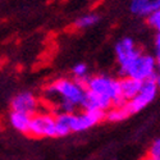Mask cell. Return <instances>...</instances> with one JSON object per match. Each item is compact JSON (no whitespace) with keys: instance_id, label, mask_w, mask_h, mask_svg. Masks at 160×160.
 I'll return each instance as SVG.
<instances>
[{"instance_id":"cell-1","label":"cell","mask_w":160,"mask_h":160,"mask_svg":"<svg viewBox=\"0 0 160 160\" xmlns=\"http://www.w3.org/2000/svg\"><path fill=\"white\" fill-rule=\"evenodd\" d=\"M87 90L92 91L95 94H101L108 96L114 108L124 105L127 101L123 100L122 95H121V87H119V81L118 79H113V78H108L105 76H96L88 79L87 83Z\"/></svg>"},{"instance_id":"cell-2","label":"cell","mask_w":160,"mask_h":160,"mask_svg":"<svg viewBox=\"0 0 160 160\" xmlns=\"http://www.w3.org/2000/svg\"><path fill=\"white\" fill-rule=\"evenodd\" d=\"M156 60L150 55H140L131 63L121 67V74L124 77H132L141 82L148 81L149 78L155 76Z\"/></svg>"},{"instance_id":"cell-3","label":"cell","mask_w":160,"mask_h":160,"mask_svg":"<svg viewBox=\"0 0 160 160\" xmlns=\"http://www.w3.org/2000/svg\"><path fill=\"white\" fill-rule=\"evenodd\" d=\"M46 91L49 94H58L63 98V100L74 105L81 104L85 96V91L79 88L74 81H69V79H57L46 88Z\"/></svg>"},{"instance_id":"cell-4","label":"cell","mask_w":160,"mask_h":160,"mask_svg":"<svg viewBox=\"0 0 160 160\" xmlns=\"http://www.w3.org/2000/svg\"><path fill=\"white\" fill-rule=\"evenodd\" d=\"M28 135L35 137H55V117L48 113H35L31 115Z\"/></svg>"},{"instance_id":"cell-5","label":"cell","mask_w":160,"mask_h":160,"mask_svg":"<svg viewBox=\"0 0 160 160\" xmlns=\"http://www.w3.org/2000/svg\"><path fill=\"white\" fill-rule=\"evenodd\" d=\"M156 74L152 76L151 78H149L148 81H145L142 83V87L140 90V92L137 94V96H135L132 100L127 101L126 105L129 109L131 114H135L140 110H142L145 106H148V104H150L158 92V86H156Z\"/></svg>"},{"instance_id":"cell-6","label":"cell","mask_w":160,"mask_h":160,"mask_svg":"<svg viewBox=\"0 0 160 160\" xmlns=\"http://www.w3.org/2000/svg\"><path fill=\"white\" fill-rule=\"evenodd\" d=\"M106 113L102 110H85L82 114H71V132H81L88 129L104 121Z\"/></svg>"},{"instance_id":"cell-7","label":"cell","mask_w":160,"mask_h":160,"mask_svg":"<svg viewBox=\"0 0 160 160\" xmlns=\"http://www.w3.org/2000/svg\"><path fill=\"white\" fill-rule=\"evenodd\" d=\"M115 54H117L118 62L121 63V67H122L138 58L141 55V51L136 49V45L132 38L126 37L115 45Z\"/></svg>"},{"instance_id":"cell-8","label":"cell","mask_w":160,"mask_h":160,"mask_svg":"<svg viewBox=\"0 0 160 160\" xmlns=\"http://www.w3.org/2000/svg\"><path fill=\"white\" fill-rule=\"evenodd\" d=\"M81 105L83 106L85 110H108L113 106V102L112 100L105 96V95H101V94H95L92 91H86L85 92V96H83V100L81 102Z\"/></svg>"},{"instance_id":"cell-9","label":"cell","mask_w":160,"mask_h":160,"mask_svg":"<svg viewBox=\"0 0 160 160\" xmlns=\"http://www.w3.org/2000/svg\"><path fill=\"white\" fill-rule=\"evenodd\" d=\"M37 110V100L31 92H22L12 100V112L33 115Z\"/></svg>"},{"instance_id":"cell-10","label":"cell","mask_w":160,"mask_h":160,"mask_svg":"<svg viewBox=\"0 0 160 160\" xmlns=\"http://www.w3.org/2000/svg\"><path fill=\"white\" fill-rule=\"evenodd\" d=\"M142 83L138 79H135L132 77H123L119 79V87H121V95L124 101H129L140 92Z\"/></svg>"},{"instance_id":"cell-11","label":"cell","mask_w":160,"mask_h":160,"mask_svg":"<svg viewBox=\"0 0 160 160\" xmlns=\"http://www.w3.org/2000/svg\"><path fill=\"white\" fill-rule=\"evenodd\" d=\"M30 121H31V115L26 114V113H21V112L10 113V124L14 127V129H17L22 133H27L28 135Z\"/></svg>"},{"instance_id":"cell-12","label":"cell","mask_w":160,"mask_h":160,"mask_svg":"<svg viewBox=\"0 0 160 160\" xmlns=\"http://www.w3.org/2000/svg\"><path fill=\"white\" fill-rule=\"evenodd\" d=\"M71 114L72 113H60L55 117V132L57 136L63 137L71 132Z\"/></svg>"},{"instance_id":"cell-13","label":"cell","mask_w":160,"mask_h":160,"mask_svg":"<svg viewBox=\"0 0 160 160\" xmlns=\"http://www.w3.org/2000/svg\"><path fill=\"white\" fill-rule=\"evenodd\" d=\"M131 112L127 108V105H122V106H118V108H112L109 110V113H106V119L110 122H121L124 121L128 117H131Z\"/></svg>"},{"instance_id":"cell-14","label":"cell","mask_w":160,"mask_h":160,"mask_svg":"<svg viewBox=\"0 0 160 160\" xmlns=\"http://www.w3.org/2000/svg\"><path fill=\"white\" fill-rule=\"evenodd\" d=\"M98 22H99V16L88 14V16H85L82 18H79L78 21H76L74 26L77 28H86V27H91V26H94Z\"/></svg>"},{"instance_id":"cell-15","label":"cell","mask_w":160,"mask_h":160,"mask_svg":"<svg viewBox=\"0 0 160 160\" xmlns=\"http://www.w3.org/2000/svg\"><path fill=\"white\" fill-rule=\"evenodd\" d=\"M150 0H132L131 3V10L135 14H142L146 5L149 4Z\"/></svg>"},{"instance_id":"cell-16","label":"cell","mask_w":160,"mask_h":160,"mask_svg":"<svg viewBox=\"0 0 160 160\" xmlns=\"http://www.w3.org/2000/svg\"><path fill=\"white\" fill-rule=\"evenodd\" d=\"M149 156L154 160H160V138L155 140L149 150Z\"/></svg>"},{"instance_id":"cell-17","label":"cell","mask_w":160,"mask_h":160,"mask_svg":"<svg viewBox=\"0 0 160 160\" xmlns=\"http://www.w3.org/2000/svg\"><path fill=\"white\" fill-rule=\"evenodd\" d=\"M160 10V0H150L149 4L146 5L142 16H148V14H151L154 12H158Z\"/></svg>"},{"instance_id":"cell-18","label":"cell","mask_w":160,"mask_h":160,"mask_svg":"<svg viewBox=\"0 0 160 160\" xmlns=\"http://www.w3.org/2000/svg\"><path fill=\"white\" fill-rule=\"evenodd\" d=\"M149 23L152 26V27H155L158 31L160 30V10L158 12H154L151 13V14H149Z\"/></svg>"},{"instance_id":"cell-19","label":"cell","mask_w":160,"mask_h":160,"mask_svg":"<svg viewBox=\"0 0 160 160\" xmlns=\"http://www.w3.org/2000/svg\"><path fill=\"white\" fill-rule=\"evenodd\" d=\"M86 72H87V65L83 63H79V64L74 65V68H73V74L76 77H85Z\"/></svg>"},{"instance_id":"cell-20","label":"cell","mask_w":160,"mask_h":160,"mask_svg":"<svg viewBox=\"0 0 160 160\" xmlns=\"http://www.w3.org/2000/svg\"><path fill=\"white\" fill-rule=\"evenodd\" d=\"M156 55H158V60H160V32H158V36H156Z\"/></svg>"},{"instance_id":"cell-21","label":"cell","mask_w":160,"mask_h":160,"mask_svg":"<svg viewBox=\"0 0 160 160\" xmlns=\"http://www.w3.org/2000/svg\"><path fill=\"white\" fill-rule=\"evenodd\" d=\"M156 86H158V88H160V76L156 77Z\"/></svg>"},{"instance_id":"cell-22","label":"cell","mask_w":160,"mask_h":160,"mask_svg":"<svg viewBox=\"0 0 160 160\" xmlns=\"http://www.w3.org/2000/svg\"><path fill=\"white\" fill-rule=\"evenodd\" d=\"M141 160H154V159H152V158H150V156L148 155V156H145V158H142Z\"/></svg>"},{"instance_id":"cell-23","label":"cell","mask_w":160,"mask_h":160,"mask_svg":"<svg viewBox=\"0 0 160 160\" xmlns=\"http://www.w3.org/2000/svg\"><path fill=\"white\" fill-rule=\"evenodd\" d=\"M158 67H159V69H160V60H158Z\"/></svg>"},{"instance_id":"cell-24","label":"cell","mask_w":160,"mask_h":160,"mask_svg":"<svg viewBox=\"0 0 160 160\" xmlns=\"http://www.w3.org/2000/svg\"><path fill=\"white\" fill-rule=\"evenodd\" d=\"M158 32H160V30H159V31H158Z\"/></svg>"}]
</instances>
